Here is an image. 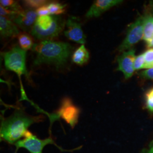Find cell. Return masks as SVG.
<instances>
[{
    "label": "cell",
    "mask_w": 153,
    "mask_h": 153,
    "mask_svg": "<svg viewBox=\"0 0 153 153\" xmlns=\"http://www.w3.org/2000/svg\"><path fill=\"white\" fill-rule=\"evenodd\" d=\"M73 49L71 45L65 42L42 41L39 44H35L33 47V51L36 55L33 65L49 64L57 68H61L68 62Z\"/></svg>",
    "instance_id": "7a4b0ae2"
},
{
    "label": "cell",
    "mask_w": 153,
    "mask_h": 153,
    "mask_svg": "<svg viewBox=\"0 0 153 153\" xmlns=\"http://www.w3.org/2000/svg\"><path fill=\"white\" fill-rule=\"evenodd\" d=\"M38 16L36 11L28 9L16 14L12 21L24 32H31Z\"/></svg>",
    "instance_id": "30bf717a"
},
{
    "label": "cell",
    "mask_w": 153,
    "mask_h": 153,
    "mask_svg": "<svg viewBox=\"0 0 153 153\" xmlns=\"http://www.w3.org/2000/svg\"><path fill=\"white\" fill-rule=\"evenodd\" d=\"M146 43L148 44L149 47H153V37L149 42H146Z\"/></svg>",
    "instance_id": "d4e9b609"
},
{
    "label": "cell",
    "mask_w": 153,
    "mask_h": 153,
    "mask_svg": "<svg viewBox=\"0 0 153 153\" xmlns=\"http://www.w3.org/2000/svg\"><path fill=\"white\" fill-rule=\"evenodd\" d=\"M140 75L145 78L153 79V68H149L145 71H142Z\"/></svg>",
    "instance_id": "603a6c76"
},
{
    "label": "cell",
    "mask_w": 153,
    "mask_h": 153,
    "mask_svg": "<svg viewBox=\"0 0 153 153\" xmlns=\"http://www.w3.org/2000/svg\"><path fill=\"white\" fill-rule=\"evenodd\" d=\"M153 37V16L151 14L144 16L143 39L148 42Z\"/></svg>",
    "instance_id": "5bb4252c"
},
{
    "label": "cell",
    "mask_w": 153,
    "mask_h": 153,
    "mask_svg": "<svg viewBox=\"0 0 153 153\" xmlns=\"http://www.w3.org/2000/svg\"><path fill=\"white\" fill-rule=\"evenodd\" d=\"M18 43L21 48L25 51L33 49L35 44L33 39L29 34L26 32L21 33L18 36Z\"/></svg>",
    "instance_id": "9a60e30c"
},
{
    "label": "cell",
    "mask_w": 153,
    "mask_h": 153,
    "mask_svg": "<svg viewBox=\"0 0 153 153\" xmlns=\"http://www.w3.org/2000/svg\"><path fill=\"white\" fill-rule=\"evenodd\" d=\"M43 120L42 116H33L28 115L23 108H16L9 117H3L2 119L0 128L1 141L14 145L24 137L30 126Z\"/></svg>",
    "instance_id": "6da1fadb"
},
{
    "label": "cell",
    "mask_w": 153,
    "mask_h": 153,
    "mask_svg": "<svg viewBox=\"0 0 153 153\" xmlns=\"http://www.w3.org/2000/svg\"><path fill=\"white\" fill-rule=\"evenodd\" d=\"M121 0H97L93 2L92 5L87 11L85 16L89 19L100 16L105 11L115 6L121 4Z\"/></svg>",
    "instance_id": "8fae6325"
},
{
    "label": "cell",
    "mask_w": 153,
    "mask_h": 153,
    "mask_svg": "<svg viewBox=\"0 0 153 153\" xmlns=\"http://www.w3.org/2000/svg\"><path fill=\"white\" fill-rule=\"evenodd\" d=\"M23 4L30 9H36L48 4V2L44 0H26L23 1Z\"/></svg>",
    "instance_id": "ac0fdd59"
},
{
    "label": "cell",
    "mask_w": 153,
    "mask_h": 153,
    "mask_svg": "<svg viewBox=\"0 0 153 153\" xmlns=\"http://www.w3.org/2000/svg\"><path fill=\"white\" fill-rule=\"evenodd\" d=\"M144 16L138 17L135 22L131 24L128 28L126 38L118 48L119 52H123L140 41L143 36Z\"/></svg>",
    "instance_id": "52a82bcc"
},
{
    "label": "cell",
    "mask_w": 153,
    "mask_h": 153,
    "mask_svg": "<svg viewBox=\"0 0 153 153\" xmlns=\"http://www.w3.org/2000/svg\"><path fill=\"white\" fill-rule=\"evenodd\" d=\"M1 6H3L6 9L14 11L16 13H19L23 11V9L19 4L18 2L13 0H1Z\"/></svg>",
    "instance_id": "e0dca14e"
},
{
    "label": "cell",
    "mask_w": 153,
    "mask_h": 153,
    "mask_svg": "<svg viewBox=\"0 0 153 153\" xmlns=\"http://www.w3.org/2000/svg\"><path fill=\"white\" fill-rule=\"evenodd\" d=\"M135 59V50L132 48L123 52L117 58V71L123 73L126 79L130 78L135 71L134 68Z\"/></svg>",
    "instance_id": "9c48e42d"
},
{
    "label": "cell",
    "mask_w": 153,
    "mask_h": 153,
    "mask_svg": "<svg viewBox=\"0 0 153 153\" xmlns=\"http://www.w3.org/2000/svg\"><path fill=\"white\" fill-rule=\"evenodd\" d=\"M80 113L81 109L74 104L71 99L65 97L61 100L59 108L52 114L48 115L51 124L61 119L73 129L78 122Z\"/></svg>",
    "instance_id": "5b68a950"
},
{
    "label": "cell",
    "mask_w": 153,
    "mask_h": 153,
    "mask_svg": "<svg viewBox=\"0 0 153 153\" xmlns=\"http://www.w3.org/2000/svg\"><path fill=\"white\" fill-rule=\"evenodd\" d=\"M20 31L16 24L10 19L0 16V33L4 38H13L18 36Z\"/></svg>",
    "instance_id": "7c38bea8"
},
{
    "label": "cell",
    "mask_w": 153,
    "mask_h": 153,
    "mask_svg": "<svg viewBox=\"0 0 153 153\" xmlns=\"http://www.w3.org/2000/svg\"><path fill=\"white\" fill-rule=\"evenodd\" d=\"M90 59V53L85 45H81L73 52L71 60L78 65H83L88 62Z\"/></svg>",
    "instance_id": "4fadbf2b"
},
{
    "label": "cell",
    "mask_w": 153,
    "mask_h": 153,
    "mask_svg": "<svg viewBox=\"0 0 153 153\" xmlns=\"http://www.w3.org/2000/svg\"><path fill=\"white\" fill-rule=\"evenodd\" d=\"M143 54L145 61L144 68H153V48L148 49Z\"/></svg>",
    "instance_id": "d6986e66"
},
{
    "label": "cell",
    "mask_w": 153,
    "mask_h": 153,
    "mask_svg": "<svg viewBox=\"0 0 153 153\" xmlns=\"http://www.w3.org/2000/svg\"><path fill=\"white\" fill-rule=\"evenodd\" d=\"M49 144L55 145L61 150L60 147L55 144V141L52 137L42 140L38 138L31 131H28L26 133L24 138L16 142L14 145L16 146L17 150L19 148H23L26 149L30 153H43L44 147Z\"/></svg>",
    "instance_id": "8992f818"
},
{
    "label": "cell",
    "mask_w": 153,
    "mask_h": 153,
    "mask_svg": "<svg viewBox=\"0 0 153 153\" xmlns=\"http://www.w3.org/2000/svg\"><path fill=\"white\" fill-rule=\"evenodd\" d=\"M145 64V61L144 59L143 54L137 56L135 59L134 63V70H140L144 68V66Z\"/></svg>",
    "instance_id": "44dd1931"
},
{
    "label": "cell",
    "mask_w": 153,
    "mask_h": 153,
    "mask_svg": "<svg viewBox=\"0 0 153 153\" xmlns=\"http://www.w3.org/2000/svg\"><path fill=\"white\" fill-rule=\"evenodd\" d=\"M146 107L148 111L153 113V88L148 90L145 95Z\"/></svg>",
    "instance_id": "ffe728a7"
},
{
    "label": "cell",
    "mask_w": 153,
    "mask_h": 153,
    "mask_svg": "<svg viewBox=\"0 0 153 153\" xmlns=\"http://www.w3.org/2000/svg\"><path fill=\"white\" fill-rule=\"evenodd\" d=\"M2 55L6 69L16 73L20 79L22 76H25L28 79H30V74L26 65V51L16 46Z\"/></svg>",
    "instance_id": "277c9868"
},
{
    "label": "cell",
    "mask_w": 153,
    "mask_h": 153,
    "mask_svg": "<svg viewBox=\"0 0 153 153\" xmlns=\"http://www.w3.org/2000/svg\"><path fill=\"white\" fill-rule=\"evenodd\" d=\"M66 21L60 16L49 14L38 16L30 33L34 38L40 40H51L57 37L63 31Z\"/></svg>",
    "instance_id": "3957f363"
},
{
    "label": "cell",
    "mask_w": 153,
    "mask_h": 153,
    "mask_svg": "<svg viewBox=\"0 0 153 153\" xmlns=\"http://www.w3.org/2000/svg\"><path fill=\"white\" fill-rule=\"evenodd\" d=\"M36 11L38 16H47V15L51 14L47 5L39 7V9H36Z\"/></svg>",
    "instance_id": "7402d4cb"
},
{
    "label": "cell",
    "mask_w": 153,
    "mask_h": 153,
    "mask_svg": "<svg viewBox=\"0 0 153 153\" xmlns=\"http://www.w3.org/2000/svg\"><path fill=\"white\" fill-rule=\"evenodd\" d=\"M47 5L50 14L52 15L60 16L65 13L66 7V4H62L57 2H51Z\"/></svg>",
    "instance_id": "2e32d148"
},
{
    "label": "cell",
    "mask_w": 153,
    "mask_h": 153,
    "mask_svg": "<svg viewBox=\"0 0 153 153\" xmlns=\"http://www.w3.org/2000/svg\"><path fill=\"white\" fill-rule=\"evenodd\" d=\"M141 153H153V140L149 145L148 148L144 149Z\"/></svg>",
    "instance_id": "cb8c5ba5"
},
{
    "label": "cell",
    "mask_w": 153,
    "mask_h": 153,
    "mask_svg": "<svg viewBox=\"0 0 153 153\" xmlns=\"http://www.w3.org/2000/svg\"><path fill=\"white\" fill-rule=\"evenodd\" d=\"M65 26L66 30L64 31V35L67 38L79 44H85L86 36L83 31L82 25L77 18L69 16L66 21Z\"/></svg>",
    "instance_id": "ba28073f"
}]
</instances>
